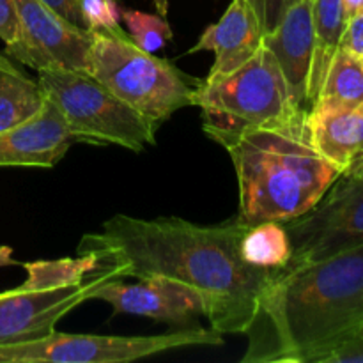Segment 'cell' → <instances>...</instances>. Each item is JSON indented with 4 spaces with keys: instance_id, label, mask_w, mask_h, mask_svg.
Segmentation results:
<instances>
[{
    "instance_id": "obj_1",
    "label": "cell",
    "mask_w": 363,
    "mask_h": 363,
    "mask_svg": "<svg viewBox=\"0 0 363 363\" xmlns=\"http://www.w3.org/2000/svg\"><path fill=\"white\" fill-rule=\"evenodd\" d=\"M247 229L238 218L195 225L176 216L144 220L116 215L99 233L82 238L78 254L94 259L91 277L98 286L149 277L184 284L204 298V318L213 330L245 335L261 296L280 272L255 268L241 257Z\"/></svg>"
},
{
    "instance_id": "obj_2",
    "label": "cell",
    "mask_w": 363,
    "mask_h": 363,
    "mask_svg": "<svg viewBox=\"0 0 363 363\" xmlns=\"http://www.w3.org/2000/svg\"><path fill=\"white\" fill-rule=\"evenodd\" d=\"M363 330V247L287 264L245 332L243 363H323Z\"/></svg>"
},
{
    "instance_id": "obj_3",
    "label": "cell",
    "mask_w": 363,
    "mask_h": 363,
    "mask_svg": "<svg viewBox=\"0 0 363 363\" xmlns=\"http://www.w3.org/2000/svg\"><path fill=\"white\" fill-rule=\"evenodd\" d=\"M307 112L273 126L243 131L223 145L234 163L245 225L286 223L314 208L342 176L308 137Z\"/></svg>"
},
{
    "instance_id": "obj_4",
    "label": "cell",
    "mask_w": 363,
    "mask_h": 363,
    "mask_svg": "<svg viewBox=\"0 0 363 363\" xmlns=\"http://www.w3.org/2000/svg\"><path fill=\"white\" fill-rule=\"evenodd\" d=\"M194 106L201 108L204 133L222 147L243 131L284 123L305 110L293 103L279 62L264 45L238 69L199 82Z\"/></svg>"
},
{
    "instance_id": "obj_5",
    "label": "cell",
    "mask_w": 363,
    "mask_h": 363,
    "mask_svg": "<svg viewBox=\"0 0 363 363\" xmlns=\"http://www.w3.org/2000/svg\"><path fill=\"white\" fill-rule=\"evenodd\" d=\"M87 73L156 128L177 110L194 106L201 82L170 60L138 48L126 32H94Z\"/></svg>"
},
{
    "instance_id": "obj_6",
    "label": "cell",
    "mask_w": 363,
    "mask_h": 363,
    "mask_svg": "<svg viewBox=\"0 0 363 363\" xmlns=\"http://www.w3.org/2000/svg\"><path fill=\"white\" fill-rule=\"evenodd\" d=\"M39 73L46 99L62 113L78 142L113 144L131 152L156 145V126L85 71L48 67Z\"/></svg>"
},
{
    "instance_id": "obj_7",
    "label": "cell",
    "mask_w": 363,
    "mask_h": 363,
    "mask_svg": "<svg viewBox=\"0 0 363 363\" xmlns=\"http://www.w3.org/2000/svg\"><path fill=\"white\" fill-rule=\"evenodd\" d=\"M213 328H184L163 335H85L52 332L45 339L0 346V363H130L167 351L222 346Z\"/></svg>"
},
{
    "instance_id": "obj_8",
    "label": "cell",
    "mask_w": 363,
    "mask_h": 363,
    "mask_svg": "<svg viewBox=\"0 0 363 363\" xmlns=\"http://www.w3.org/2000/svg\"><path fill=\"white\" fill-rule=\"evenodd\" d=\"M289 264L323 261L363 247V179L342 174L314 208L284 223Z\"/></svg>"
},
{
    "instance_id": "obj_9",
    "label": "cell",
    "mask_w": 363,
    "mask_h": 363,
    "mask_svg": "<svg viewBox=\"0 0 363 363\" xmlns=\"http://www.w3.org/2000/svg\"><path fill=\"white\" fill-rule=\"evenodd\" d=\"M18 11V38L6 46L7 55L34 69L62 67L89 71L94 32L64 20L41 0H14Z\"/></svg>"
},
{
    "instance_id": "obj_10",
    "label": "cell",
    "mask_w": 363,
    "mask_h": 363,
    "mask_svg": "<svg viewBox=\"0 0 363 363\" xmlns=\"http://www.w3.org/2000/svg\"><path fill=\"white\" fill-rule=\"evenodd\" d=\"M98 286L94 279L59 287H28L0 293V346L45 339L55 332L57 323L89 301Z\"/></svg>"
},
{
    "instance_id": "obj_11",
    "label": "cell",
    "mask_w": 363,
    "mask_h": 363,
    "mask_svg": "<svg viewBox=\"0 0 363 363\" xmlns=\"http://www.w3.org/2000/svg\"><path fill=\"white\" fill-rule=\"evenodd\" d=\"M89 300L110 303L113 315L130 314L169 325H186L206 314L204 298L191 287L162 277L140 279L137 284L124 280L99 284Z\"/></svg>"
},
{
    "instance_id": "obj_12",
    "label": "cell",
    "mask_w": 363,
    "mask_h": 363,
    "mask_svg": "<svg viewBox=\"0 0 363 363\" xmlns=\"http://www.w3.org/2000/svg\"><path fill=\"white\" fill-rule=\"evenodd\" d=\"M77 137L50 99L35 116L0 131V167L53 169L67 155Z\"/></svg>"
},
{
    "instance_id": "obj_13",
    "label": "cell",
    "mask_w": 363,
    "mask_h": 363,
    "mask_svg": "<svg viewBox=\"0 0 363 363\" xmlns=\"http://www.w3.org/2000/svg\"><path fill=\"white\" fill-rule=\"evenodd\" d=\"M314 0H298L287 9L275 30L262 38V45L279 62L291 99L308 110V77L314 57Z\"/></svg>"
},
{
    "instance_id": "obj_14",
    "label": "cell",
    "mask_w": 363,
    "mask_h": 363,
    "mask_svg": "<svg viewBox=\"0 0 363 363\" xmlns=\"http://www.w3.org/2000/svg\"><path fill=\"white\" fill-rule=\"evenodd\" d=\"M262 28L248 0H233L223 16L209 25L190 53L215 52V64L208 78L222 77L243 66L262 46Z\"/></svg>"
},
{
    "instance_id": "obj_15",
    "label": "cell",
    "mask_w": 363,
    "mask_h": 363,
    "mask_svg": "<svg viewBox=\"0 0 363 363\" xmlns=\"http://www.w3.org/2000/svg\"><path fill=\"white\" fill-rule=\"evenodd\" d=\"M307 126L315 151L342 174L363 158V103L335 112H307Z\"/></svg>"
},
{
    "instance_id": "obj_16",
    "label": "cell",
    "mask_w": 363,
    "mask_h": 363,
    "mask_svg": "<svg viewBox=\"0 0 363 363\" xmlns=\"http://www.w3.org/2000/svg\"><path fill=\"white\" fill-rule=\"evenodd\" d=\"M363 103V59L339 48L308 112H335Z\"/></svg>"
},
{
    "instance_id": "obj_17",
    "label": "cell",
    "mask_w": 363,
    "mask_h": 363,
    "mask_svg": "<svg viewBox=\"0 0 363 363\" xmlns=\"http://www.w3.org/2000/svg\"><path fill=\"white\" fill-rule=\"evenodd\" d=\"M314 57L308 77V108L321 89L325 74L337 50L340 48L347 16L342 0H314Z\"/></svg>"
},
{
    "instance_id": "obj_18",
    "label": "cell",
    "mask_w": 363,
    "mask_h": 363,
    "mask_svg": "<svg viewBox=\"0 0 363 363\" xmlns=\"http://www.w3.org/2000/svg\"><path fill=\"white\" fill-rule=\"evenodd\" d=\"M46 96L39 82L23 73L0 69V131L18 126L43 108Z\"/></svg>"
},
{
    "instance_id": "obj_19",
    "label": "cell",
    "mask_w": 363,
    "mask_h": 363,
    "mask_svg": "<svg viewBox=\"0 0 363 363\" xmlns=\"http://www.w3.org/2000/svg\"><path fill=\"white\" fill-rule=\"evenodd\" d=\"M241 257L264 269H282L291 261V243L284 223L261 222L250 225L240 243Z\"/></svg>"
},
{
    "instance_id": "obj_20",
    "label": "cell",
    "mask_w": 363,
    "mask_h": 363,
    "mask_svg": "<svg viewBox=\"0 0 363 363\" xmlns=\"http://www.w3.org/2000/svg\"><path fill=\"white\" fill-rule=\"evenodd\" d=\"M27 272L25 286L28 287H59L84 282L91 279L94 259L87 254H78L74 259H55V261L21 262Z\"/></svg>"
},
{
    "instance_id": "obj_21",
    "label": "cell",
    "mask_w": 363,
    "mask_h": 363,
    "mask_svg": "<svg viewBox=\"0 0 363 363\" xmlns=\"http://www.w3.org/2000/svg\"><path fill=\"white\" fill-rule=\"evenodd\" d=\"M121 18L128 27V35L131 41L145 52H158L172 39V30L165 16L147 14L137 9H124Z\"/></svg>"
},
{
    "instance_id": "obj_22",
    "label": "cell",
    "mask_w": 363,
    "mask_h": 363,
    "mask_svg": "<svg viewBox=\"0 0 363 363\" xmlns=\"http://www.w3.org/2000/svg\"><path fill=\"white\" fill-rule=\"evenodd\" d=\"M82 9L92 32L124 34L119 25V11L113 0H82Z\"/></svg>"
},
{
    "instance_id": "obj_23",
    "label": "cell",
    "mask_w": 363,
    "mask_h": 363,
    "mask_svg": "<svg viewBox=\"0 0 363 363\" xmlns=\"http://www.w3.org/2000/svg\"><path fill=\"white\" fill-rule=\"evenodd\" d=\"M248 2L254 7L255 14L259 18V23H261L262 34L266 35L275 30V27L284 18V14L287 13V9L293 4H296L298 0H248Z\"/></svg>"
},
{
    "instance_id": "obj_24",
    "label": "cell",
    "mask_w": 363,
    "mask_h": 363,
    "mask_svg": "<svg viewBox=\"0 0 363 363\" xmlns=\"http://www.w3.org/2000/svg\"><path fill=\"white\" fill-rule=\"evenodd\" d=\"M41 2L55 11L57 14H60L69 23L77 25L84 30H91L87 20H85L84 9H82V0H41Z\"/></svg>"
},
{
    "instance_id": "obj_25",
    "label": "cell",
    "mask_w": 363,
    "mask_h": 363,
    "mask_svg": "<svg viewBox=\"0 0 363 363\" xmlns=\"http://www.w3.org/2000/svg\"><path fill=\"white\" fill-rule=\"evenodd\" d=\"M18 11L14 0H0V39L7 45H13L18 38Z\"/></svg>"
},
{
    "instance_id": "obj_26",
    "label": "cell",
    "mask_w": 363,
    "mask_h": 363,
    "mask_svg": "<svg viewBox=\"0 0 363 363\" xmlns=\"http://www.w3.org/2000/svg\"><path fill=\"white\" fill-rule=\"evenodd\" d=\"M340 48L347 50V52L363 59V11L347 20L342 41H340Z\"/></svg>"
},
{
    "instance_id": "obj_27",
    "label": "cell",
    "mask_w": 363,
    "mask_h": 363,
    "mask_svg": "<svg viewBox=\"0 0 363 363\" xmlns=\"http://www.w3.org/2000/svg\"><path fill=\"white\" fill-rule=\"evenodd\" d=\"M323 363H363V330L357 337L337 347Z\"/></svg>"
},
{
    "instance_id": "obj_28",
    "label": "cell",
    "mask_w": 363,
    "mask_h": 363,
    "mask_svg": "<svg viewBox=\"0 0 363 363\" xmlns=\"http://www.w3.org/2000/svg\"><path fill=\"white\" fill-rule=\"evenodd\" d=\"M9 266H21V262L13 257V248L0 247V268H9Z\"/></svg>"
},
{
    "instance_id": "obj_29",
    "label": "cell",
    "mask_w": 363,
    "mask_h": 363,
    "mask_svg": "<svg viewBox=\"0 0 363 363\" xmlns=\"http://www.w3.org/2000/svg\"><path fill=\"white\" fill-rule=\"evenodd\" d=\"M342 2H344V9H346L347 20L363 11V0H342Z\"/></svg>"
},
{
    "instance_id": "obj_30",
    "label": "cell",
    "mask_w": 363,
    "mask_h": 363,
    "mask_svg": "<svg viewBox=\"0 0 363 363\" xmlns=\"http://www.w3.org/2000/svg\"><path fill=\"white\" fill-rule=\"evenodd\" d=\"M344 174H351V176L360 177V179H363V158L358 160V162L354 163V165L351 167V169L347 170V172H344Z\"/></svg>"
},
{
    "instance_id": "obj_31",
    "label": "cell",
    "mask_w": 363,
    "mask_h": 363,
    "mask_svg": "<svg viewBox=\"0 0 363 363\" xmlns=\"http://www.w3.org/2000/svg\"><path fill=\"white\" fill-rule=\"evenodd\" d=\"M155 6L160 16H167L169 14V0H155Z\"/></svg>"
},
{
    "instance_id": "obj_32",
    "label": "cell",
    "mask_w": 363,
    "mask_h": 363,
    "mask_svg": "<svg viewBox=\"0 0 363 363\" xmlns=\"http://www.w3.org/2000/svg\"><path fill=\"white\" fill-rule=\"evenodd\" d=\"M0 69L11 71V73H20V69H18L16 66H13V64H11L4 55H0Z\"/></svg>"
}]
</instances>
